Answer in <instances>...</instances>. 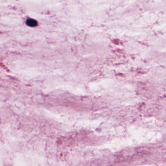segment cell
Wrapping results in <instances>:
<instances>
[{
  "label": "cell",
  "mask_w": 166,
  "mask_h": 166,
  "mask_svg": "<svg viewBox=\"0 0 166 166\" xmlns=\"http://www.w3.org/2000/svg\"><path fill=\"white\" fill-rule=\"evenodd\" d=\"M26 24L30 27H36L38 25V22L36 20L32 18H28L26 20Z\"/></svg>",
  "instance_id": "cell-1"
}]
</instances>
